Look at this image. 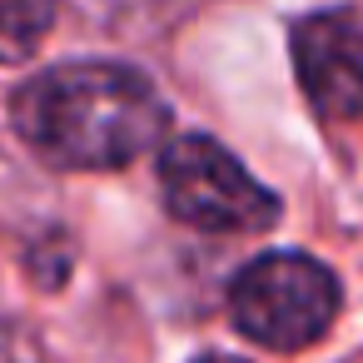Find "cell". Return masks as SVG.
<instances>
[{"instance_id": "obj_1", "label": "cell", "mask_w": 363, "mask_h": 363, "mask_svg": "<svg viewBox=\"0 0 363 363\" xmlns=\"http://www.w3.org/2000/svg\"><path fill=\"white\" fill-rule=\"evenodd\" d=\"M11 125L55 169H125L164 145L169 105L135 65L75 60L30 75L11 95Z\"/></svg>"}, {"instance_id": "obj_2", "label": "cell", "mask_w": 363, "mask_h": 363, "mask_svg": "<svg viewBox=\"0 0 363 363\" xmlns=\"http://www.w3.org/2000/svg\"><path fill=\"white\" fill-rule=\"evenodd\" d=\"M338 279L308 254H259L229 284V318L244 338L274 353H298L328 333L338 318Z\"/></svg>"}, {"instance_id": "obj_3", "label": "cell", "mask_w": 363, "mask_h": 363, "mask_svg": "<svg viewBox=\"0 0 363 363\" xmlns=\"http://www.w3.org/2000/svg\"><path fill=\"white\" fill-rule=\"evenodd\" d=\"M160 189L169 214L204 234H259L279 219V194L264 189L214 135H174L160 150Z\"/></svg>"}, {"instance_id": "obj_4", "label": "cell", "mask_w": 363, "mask_h": 363, "mask_svg": "<svg viewBox=\"0 0 363 363\" xmlns=\"http://www.w3.org/2000/svg\"><path fill=\"white\" fill-rule=\"evenodd\" d=\"M294 75L323 120L363 115V16L313 11L294 26Z\"/></svg>"}, {"instance_id": "obj_5", "label": "cell", "mask_w": 363, "mask_h": 363, "mask_svg": "<svg viewBox=\"0 0 363 363\" xmlns=\"http://www.w3.org/2000/svg\"><path fill=\"white\" fill-rule=\"evenodd\" d=\"M55 26V0H0V60H30Z\"/></svg>"}, {"instance_id": "obj_6", "label": "cell", "mask_w": 363, "mask_h": 363, "mask_svg": "<svg viewBox=\"0 0 363 363\" xmlns=\"http://www.w3.org/2000/svg\"><path fill=\"white\" fill-rule=\"evenodd\" d=\"M0 363H40L35 338L21 323H0Z\"/></svg>"}, {"instance_id": "obj_7", "label": "cell", "mask_w": 363, "mask_h": 363, "mask_svg": "<svg viewBox=\"0 0 363 363\" xmlns=\"http://www.w3.org/2000/svg\"><path fill=\"white\" fill-rule=\"evenodd\" d=\"M194 363H244V358H229V353H204V358H194Z\"/></svg>"}]
</instances>
